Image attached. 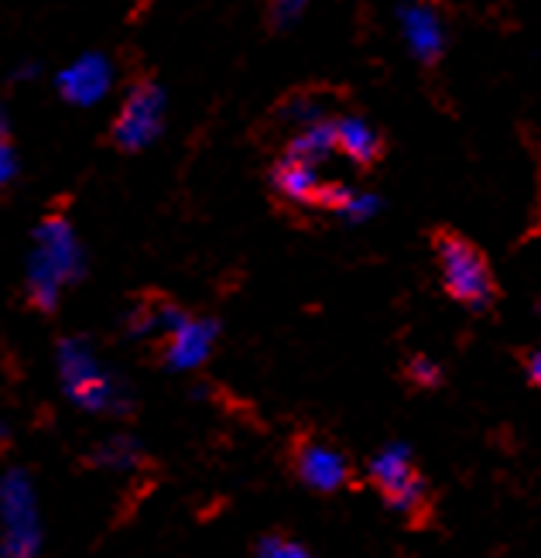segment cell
Listing matches in <instances>:
<instances>
[{
	"label": "cell",
	"mask_w": 541,
	"mask_h": 558,
	"mask_svg": "<svg viewBox=\"0 0 541 558\" xmlns=\"http://www.w3.org/2000/svg\"><path fill=\"white\" fill-rule=\"evenodd\" d=\"M432 251H435V264L442 275V288H446V295L453 302H459L470 312H486L494 305L497 299L494 271H490V260L470 236L442 227L432 233Z\"/></svg>",
	"instance_id": "cell-1"
},
{
	"label": "cell",
	"mask_w": 541,
	"mask_h": 558,
	"mask_svg": "<svg viewBox=\"0 0 541 558\" xmlns=\"http://www.w3.org/2000/svg\"><path fill=\"white\" fill-rule=\"evenodd\" d=\"M366 480L381 490L384 504L408 524L422 527L432 518V490L425 476L418 473L411 449L405 442L384 446L371 463H366Z\"/></svg>",
	"instance_id": "cell-2"
},
{
	"label": "cell",
	"mask_w": 541,
	"mask_h": 558,
	"mask_svg": "<svg viewBox=\"0 0 541 558\" xmlns=\"http://www.w3.org/2000/svg\"><path fill=\"white\" fill-rule=\"evenodd\" d=\"M80 271V247L65 220H45L28 268V295L38 308H56L62 284Z\"/></svg>",
	"instance_id": "cell-3"
},
{
	"label": "cell",
	"mask_w": 541,
	"mask_h": 558,
	"mask_svg": "<svg viewBox=\"0 0 541 558\" xmlns=\"http://www.w3.org/2000/svg\"><path fill=\"white\" fill-rule=\"evenodd\" d=\"M288 456H291V473L315 494H339V490H347L357 476L350 456L333 439H326V435H315V432L294 435Z\"/></svg>",
	"instance_id": "cell-4"
},
{
	"label": "cell",
	"mask_w": 541,
	"mask_h": 558,
	"mask_svg": "<svg viewBox=\"0 0 541 558\" xmlns=\"http://www.w3.org/2000/svg\"><path fill=\"white\" fill-rule=\"evenodd\" d=\"M165 128V93L161 86L144 76L131 86L124 107L110 124V141L120 151H141L147 148Z\"/></svg>",
	"instance_id": "cell-5"
},
{
	"label": "cell",
	"mask_w": 541,
	"mask_h": 558,
	"mask_svg": "<svg viewBox=\"0 0 541 558\" xmlns=\"http://www.w3.org/2000/svg\"><path fill=\"white\" fill-rule=\"evenodd\" d=\"M62 377H65V391L69 398H76L89 411H104L117 404V387L113 380L96 367V360L86 353L80 343H65L62 347Z\"/></svg>",
	"instance_id": "cell-6"
},
{
	"label": "cell",
	"mask_w": 541,
	"mask_h": 558,
	"mask_svg": "<svg viewBox=\"0 0 541 558\" xmlns=\"http://www.w3.org/2000/svg\"><path fill=\"white\" fill-rule=\"evenodd\" d=\"M216 332H219V326L213 319H195V315H189V319L176 332L165 336V347H161L165 367L168 371L200 367V363L209 356L213 343H216Z\"/></svg>",
	"instance_id": "cell-7"
},
{
	"label": "cell",
	"mask_w": 541,
	"mask_h": 558,
	"mask_svg": "<svg viewBox=\"0 0 541 558\" xmlns=\"http://www.w3.org/2000/svg\"><path fill=\"white\" fill-rule=\"evenodd\" d=\"M110 83H113V69L104 56H83L80 62H72L69 69L59 72V93L76 107H89L100 96H107Z\"/></svg>",
	"instance_id": "cell-8"
},
{
	"label": "cell",
	"mask_w": 541,
	"mask_h": 558,
	"mask_svg": "<svg viewBox=\"0 0 541 558\" xmlns=\"http://www.w3.org/2000/svg\"><path fill=\"white\" fill-rule=\"evenodd\" d=\"M323 179L312 165H302L294 158H278L275 168H270V189H275V196L288 206H309V209H318V196H323Z\"/></svg>",
	"instance_id": "cell-9"
},
{
	"label": "cell",
	"mask_w": 541,
	"mask_h": 558,
	"mask_svg": "<svg viewBox=\"0 0 541 558\" xmlns=\"http://www.w3.org/2000/svg\"><path fill=\"white\" fill-rule=\"evenodd\" d=\"M336 151L347 155L360 168H374L384 158V137L366 117L342 113L336 117Z\"/></svg>",
	"instance_id": "cell-10"
},
{
	"label": "cell",
	"mask_w": 541,
	"mask_h": 558,
	"mask_svg": "<svg viewBox=\"0 0 541 558\" xmlns=\"http://www.w3.org/2000/svg\"><path fill=\"white\" fill-rule=\"evenodd\" d=\"M401 17V32H405V41L414 52L418 62H438L442 48H446V28H442V17L432 11V8H401L398 11Z\"/></svg>",
	"instance_id": "cell-11"
},
{
	"label": "cell",
	"mask_w": 541,
	"mask_h": 558,
	"mask_svg": "<svg viewBox=\"0 0 541 558\" xmlns=\"http://www.w3.org/2000/svg\"><path fill=\"white\" fill-rule=\"evenodd\" d=\"M336 151V117L323 120V124H315V128H305L299 131L291 141H288V148H285V158H294V161H302V165H318L323 158H329Z\"/></svg>",
	"instance_id": "cell-12"
},
{
	"label": "cell",
	"mask_w": 541,
	"mask_h": 558,
	"mask_svg": "<svg viewBox=\"0 0 541 558\" xmlns=\"http://www.w3.org/2000/svg\"><path fill=\"white\" fill-rule=\"evenodd\" d=\"M281 113H285V120H291V124H299V131L315 128V124H323V120H329L326 117V107L318 104L312 93H294L291 100H285Z\"/></svg>",
	"instance_id": "cell-13"
},
{
	"label": "cell",
	"mask_w": 541,
	"mask_h": 558,
	"mask_svg": "<svg viewBox=\"0 0 541 558\" xmlns=\"http://www.w3.org/2000/svg\"><path fill=\"white\" fill-rule=\"evenodd\" d=\"M254 558H312V555L285 535H264L254 548Z\"/></svg>",
	"instance_id": "cell-14"
},
{
	"label": "cell",
	"mask_w": 541,
	"mask_h": 558,
	"mask_svg": "<svg viewBox=\"0 0 541 558\" xmlns=\"http://www.w3.org/2000/svg\"><path fill=\"white\" fill-rule=\"evenodd\" d=\"M405 374L414 387H422V391H432V387H438V380H442V367L429 356H411L405 363Z\"/></svg>",
	"instance_id": "cell-15"
},
{
	"label": "cell",
	"mask_w": 541,
	"mask_h": 558,
	"mask_svg": "<svg viewBox=\"0 0 541 558\" xmlns=\"http://www.w3.org/2000/svg\"><path fill=\"white\" fill-rule=\"evenodd\" d=\"M100 459L113 466H131V463H137V446L131 439H110V446L100 452Z\"/></svg>",
	"instance_id": "cell-16"
},
{
	"label": "cell",
	"mask_w": 541,
	"mask_h": 558,
	"mask_svg": "<svg viewBox=\"0 0 541 558\" xmlns=\"http://www.w3.org/2000/svg\"><path fill=\"white\" fill-rule=\"evenodd\" d=\"M377 209H381L377 196H371V192H357L353 203H350V209L342 213V220H350V223H363V220H371V216H374Z\"/></svg>",
	"instance_id": "cell-17"
},
{
	"label": "cell",
	"mask_w": 541,
	"mask_h": 558,
	"mask_svg": "<svg viewBox=\"0 0 541 558\" xmlns=\"http://www.w3.org/2000/svg\"><path fill=\"white\" fill-rule=\"evenodd\" d=\"M302 11H305V4H299V0H291V4H270V8H267V17H270V24H275V28H288L291 21H299V17H302Z\"/></svg>",
	"instance_id": "cell-18"
},
{
	"label": "cell",
	"mask_w": 541,
	"mask_h": 558,
	"mask_svg": "<svg viewBox=\"0 0 541 558\" xmlns=\"http://www.w3.org/2000/svg\"><path fill=\"white\" fill-rule=\"evenodd\" d=\"M14 175V151H11V141H8V124L0 117V185Z\"/></svg>",
	"instance_id": "cell-19"
},
{
	"label": "cell",
	"mask_w": 541,
	"mask_h": 558,
	"mask_svg": "<svg viewBox=\"0 0 541 558\" xmlns=\"http://www.w3.org/2000/svg\"><path fill=\"white\" fill-rule=\"evenodd\" d=\"M525 374L534 387H541V347L525 353Z\"/></svg>",
	"instance_id": "cell-20"
},
{
	"label": "cell",
	"mask_w": 541,
	"mask_h": 558,
	"mask_svg": "<svg viewBox=\"0 0 541 558\" xmlns=\"http://www.w3.org/2000/svg\"><path fill=\"white\" fill-rule=\"evenodd\" d=\"M538 312H541V302H538Z\"/></svg>",
	"instance_id": "cell-21"
}]
</instances>
